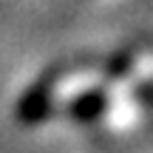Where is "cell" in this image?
Instances as JSON below:
<instances>
[{
    "label": "cell",
    "instance_id": "obj_2",
    "mask_svg": "<svg viewBox=\"0 0 153 153\" xmlns=\"http://www.w3.org/2000/svg\"><path fill=\"white\" fill-rule=\"evenodd\" d=\"M51 114V91L45 85H34L23 94L20 105H17V116L23 125H40L45 116Z\"/></svg>",
    "mask_w": 153,
    "mask_h": 153
},
{
    "label": "cell",
    "instance_id": "obj_3",
    "mask_svg": "<svg viewBox=\"0 0 153 153\" xmlns=\"http://www.w3.org/2000/svg\"><path fill=\"white\" fill-rule=\"evenodd\" d=\"M128 65H131V60H128V57H116L114 62H111V68H108V76L111 79H116V76H125V71H128Z\"/></svg>",
    "mask_w": 153,
    "mask_h": 153
},
{
    "label": "cell",
    "instance_id": "obj_1",
    "mask_svg": "<svg viewBox=\"0 0 153 153\" xmlns=\"http://www.w3.org/2000/svg\"><path fill=\"white\" fill-rule=\"evenodd\" d=\"M65 111L74 122H94L108 111V91L105 88H88V91L76 94Z\"/></svg>",
    "mask_w": 153,
    "mask_h": 153
}]
</instances>
